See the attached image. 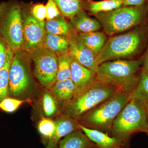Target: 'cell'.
<instances>
[{
	"mask_svg": "<svg viewBox=\"0 0 148 148\" xmlns=\"http://www.w3.org/2000/svg\"><path fill=\"white\" fill-rule=\"evenodd\" d=\"M82 41L92 51L95 56L98 55L106 42V33L95 32L87 33H78Z\"/></svg>",
	"mask_w": 148,
	"mask_h": 148,
	"instance_id": "obj_20",
	"label": "cell"
},
{
	"mask_svg": "<svg viewBox=\"0 0 148 148\" xmlns=\"http://www.w3.org/2000/svg\"><path fill=\"white\" fill-rule=\"evenodd\" d=\"M9 49L4 41L0 37V70L5 64Z\"/></svg>",
	"mask_w": 148,
	"mask_h": 148,
	"instance_id": "obj_31",
	"label": "cell"
},
{
	"mask_svg": "<svg viewBox=\"0 0 148 148\" xmlns=\"http://www.w3.org/2000/svg\"><path fill=\"white\" fill-rule=\"evenodd\" d=\"M29 53L34 61L35 77L45 89L50 90L57 82L58 56L44 46Z\"/></svg>",
	"mask_w": 148,
	"mask_h": 148,
	"instance_id": "obj_8",
	"label": "cell"
},
{
	"mask_svg": "<svg viewBox=\"0 0 148 148\" xmlns=\"http://www.w3.org/2000/svg\"><path fill=\"white\" fill-rule=\"evenodd\" d=\"M119 90L96 80L87 90L74 95L72 100L61 108V114L78 119L113 96Z\"/></svg>",
	"mask_w": 148,
	"mask_h": 148,
	"instance_id": "obj_7",
	"label": "cell"
},
{
	"mask_svg": "<svg viewBox=\"0 0 148 148\" xmlns=\"http://www.w3.org/2000/svg\"><path fill=\"white\" fill-rule=\"evenodd\" d=\"M106 34L113 36L136 28L148 20V1L139 6H122L94 15Z\"/></svg>",
	"mask_w": 148,
	"mask_h": 148,
	"instance_id": "obj_3",
	"label": "cell"
},
{
	"mask_svg": "<svg viewBox=\"0 0 148 148\" xmlns=\"http://www.w3.org/2000/svg\"><path fill=\"white\" fill-rule=\"evenodd\" d=\"M46 32L51 34L71 37L76 33L71 23L66 21L61 14L45 21Z\"/></svg>",
	"mask_w": 148,
	"mask_h": 148,
	"instance_id": "obj_19",
	"label": "cell"
},
{
	"mask_svg": "<svg viewBox=\"0 0 148 148\" xmlns=\"http://www.w3.org/2000/svg\"><path fill=\"white\" fill-rule=\"evenodd\" d=\"M146 107H147V121L148 123V104H147V105H146ZM147 135H148V133L147 134Z\"/></svg>",
	"mask_w": 148,
	"mask_h": 148,
	"instance_id": "obj_35",
	"label": "cell"
},
{
	"mask_svg": "<svg viewBox=\"0 0 148 148\" xmlns=\"http://www.w3.org/2000/svg\"><path fill=\"white\" fill-rule=\"evenodd\" d=\"M70 79L75 86V95H76L92 86L96 81V73L82 66L73 58Z\"/></svg>",
	"mask_w": 148,
	"mask_h": 148,
	"instance_id": "obj_12",
	"label": "cell"
},
{
	"mask_svg": "<svg viewBox=\"0 0 148 148\" xmlns=\"http://www.w3.org/2000/svg\"><path fill=\"white\" fill-rule=\"evenodd\" d=\"M45 8L47 20H50L61 15L58 7L53 0H48Z\"/></svg>",
	"mask_w": 148,
	"mask_h": 148,
	"instance_id": "obj_30",
	"label": "cell"
},
{
	"mask_svg": "<svg viewBox=\"0 0 148 148\" xmlns=\"http://www.w3.org/2000/svg\"><path fill=\"white\" fill-rule=\"evenodd\" d=\"M30 10L33 16L40 21H44L46 18L45 5L43 4L38 3L30 5Z\"/></svg>",
	"mask_w": 148,
	"mask_h": 148,
	"instance_id": "obj_29",
	"label": "cell"
},
{
	"mask_svg": "<svg viewBox=\"0 0 148 148\" xmlns=\"http://www.w3.org/2000/svg\"><path fill=\"white\" fill-rule=\"evenodd\" d=\"M69 45V37L46 33L44 46L52 50L57 56L68 54Z\"/></svg>",
	"mask_w": 148,
	"mask_h": 148,
	"instance_id": "obj_21",
	"label": "cell"
},
{
	"mask_svg": "<svg viewBox=\"0 0 148 148\" xmlns=\"http://www.w3.org/2000/svg\"><path fill=\"white\" fill-rule=\"evenodd\" d=\"M55 118L56 129L55 134L50 141L58 143L61 138L75 130L81 129L80 125L75 119L63 114Z\"/></svg>",
	"mask_w": 148,
	"mask_h": 148,
	"instance_id": "obj_16",
	"label": "cell"
},
{
	"mask_svg": "<svg viewBox=\"0 0 148 148\" xmlns=\"http://www.w3.org/2000/svg\"><path fill=\"white\" fill-rule=\"evenodd\" d=\"M140 132L148 133L147 107L130 98L114 120L111 136L130 140L133 134Z\"/></svg>",
	"mask_w": 148,
	"mask_h": 148,
	"instance_id": "obj_5",
	"label": "cell"
},
{
	"mask_svg": "<svg viewBox=\"0 0 148 148\" xmlns=\"http://www.w3.org/2000/svg\"><path fill=\"white\" fill-rule=\"evenodd\" d=\"M29 102H31V99L20 100L9 97L4 99L0 103V110L6 112H13L18 109L22 103Z\"/></svg>",
	"mask_w": 148,
	"mask_h": 148,
	"instance_id": "obj_28",
	"label": "cell"
},
{
	"mask_svg": "<svg viewBox=\"0 0 148 148\" xmlns=\"http://www.w3.org/2000/svg\"><path fill=\"white\" fill-rule=\"evenodd\" d=\"M23 22V45L30 53L44 46L46 34L45 21L37 20L32 15L30 5L22 4Z\"/></svg>",
	"mask_w": 148,
	"mask_h": 148,
	"instance_id": "obj_10",
	"label": "cell"
},
{
	"mask_svg": "<svg viewBox=\"0 0 148 148\" xmlns=\"http://www.w3.org/2000/svg\"><path fill=\"white\" fill-rule=\"evenodd\" d=\"M36 107L41 117L52 119L61 114V108L49 90L45 89L40 95Z\"/></svg>",
	"mask_w": 148,
	"mask_h": 148,
	"instance_id": "obj_14",
	"label": "cell"
},
{
	"mask_svg": "<svg viewBox=\"0 0 148 148\" xmlns=\"http://www.w3.org/2000/svg\"><path fill=\"white\" fill-rule=\"evenodd\" d=\"M123 0H104L94 1L87 0L85 5L84 10H87L92 15L101 12H107L121 7Z\"/></svg>",
	"mask_w": 148,
	"mask_h": 148,
	"instance_id": "obj_22",
	"label": "cell"
},
{
	"mask_svg": "<svg viewBox=\"0 0 148 148\" xmlns=\"http://www.w3.org/2000/svg\"><path fill=\"white\" fill-rule=\"evenodd\" d=\"M58 143H54L52 141H49L45 148H58Z\"/></svg>",
	"mask_w": 148,
	"mask_h": 148,
	"instance_id": "obj_34",
	"label": "cell"
},
{
	"mask_svg": "<svg viewBox=\"0 0 148 148\" xmlns=\"http://www.w3.org/2000/svg\"><path fill=\"white\" fill-rule=\"evenodd\" d=\"M80 129L93 143L94 148H130V140L121 139L98 131L80 125Z\"/></svg>",
	"mask_w": 148,
	"mask_h": 148,
	"instance_id": "obj_13",
	"label": "cell"
},
{
	"mask_svg": "<svg viewBox=\"0 0 148 148\" xmlns=\"http://www.w3.org/2000/svg\"><path fill=\"white\" fill-rule=\"evenodd\" d=\"M95 143L91 141L81 130H75L61 139L58 148H94Z\"/></svg>",
	"mask_w": 148,
	"mask_h": 148,
	"instance_id": "obj_17",
	"label": "cell"
},
{
	"mask_svg": "<svg viewBox=\"0 0 148 148\" xmlns=\"http://www.w3.org/2000/svg\"><path fill=\"white\" fill-rule=\"evenodd\" d=\"M142 65L141 58L138 60L118 59L104 62L98 66L96 80L130 93L139 81Z\"/></svg>",
	"mask_w": 148,
	"mask_h": 148,
	"instance_id": "obj_2",
	"label": "cell"
},
{
	"mask_svg": "<svg viewBox=\"0 0 148 148\" xmlns=\"http://www.w3.org/2000/svg\"><path fill=\"white\" fill-rule=\"evenodd\" d=\"M64 17L71 18L81 10H84L87 0H53Z\"/></svg>",
	"mask_w": 148,
	"mask_h": 148,
	"instance_id": "obj_23",
	"label": "cell"
},
{
	"mask_svg": "<svg viewBox=\"0 0 148 148\" xmlns=\"http://www.w3.org/2000/svg\"><path fill=\"white\" fill-rule=\"evenodd\" d=\"M148 43V20L134 29L112 36L96 57L100 64L118 59L138 60L145 53Z\"/></svg>",
	"mask_w": 148,
	"mask_h": 148,
	"instance_id": "obj_1",
	"label": "cell"
},
{
	"mask_svg": "<svg viewBox=\"0 0 148 148\" xmlns=\"http://www.w3.org/2000/svg\"><path fill=\"white\" fill-rule=\"evenodd\" d=\"M130 98L148 104V72L142 69L137 85L130 93Z\"/></svg>",
	"mask_w": 148,
	"mask_h": 148,
	"instance_id": "obj_24",
	"label": "cell"
},
{
	"mask_svg": "<svg viewBox=\"0 0 148 148\" xmlns=\"http://www.w3.org/2000/svg\"><path fill=\"white\" fill-rule=\"evenodd\" d=\"M58 57L57 82L70 79L71 66L73 58L69 53Z\"/></svg>",
	"mask_w": 148,
	"mask_h": 148,
	"instance_id": "obj_27",
	"label": "cell"
},
{
	"mask_svg": "<svg viewBox=\"0 0 148 148\" xmlns=\"http://www.w3.org/2000/svg\"><path fill=\"white\" fill-rule=\"evenodd\" d=\"M69 54L79 64L96 73L98 66L96 56L82 41L78 34L69 37Z\"/></svg>",
	"mask_w": 148,
	"mask_h": 148,
	"instance_id": "obj_11",
	"label": "cell"
},
{
	"mask_svg": "<svg viewBox=\"0 0 148 148\" xmlns=\"http://www.w3.org/2000/svg\"><path fill=\"white\" fill-rule=\"evenodd\" d=\"M0 37L14 53L23 49L22 4L15 0L0 2Z\"/></svg>",
	"mask_w": 148,
	"mask_h": 148,
	"instance_id": "obj_6",
	"label": "cell"
},
{
	"mask_svg": "<svg viewBox=\"0 0 148 148\" xmlns=\"http://www.w3.org/2000/svg\"><path fill=\"white\" fill-rule=\"evenodd\" d=\"M70 19L74 29L79 33L98 32L102 28L99 21L90 17L84 10H81Z\"/></svg>",
	"mask_w": 148,
	"mask_h": 148,
	"instance_id": "obj_18",
	"label": "cell"
},
{
	"mask_svg": "<svg viewBox=\"0 0 148 148\" xmlns=\"http://www.w3.org/2000/svg\"><path fill=\"white\" fill-rule=\"evenodd\" d=\"M21 51L14 53L9 74L10 97L27 100L32 90V81L27 61L22 56Z\"/></svg>",
	"mask_w": 148,
	"mask_h": 148,
	"instance_id": "obj_9",
	"label": "cell"
},
{
	"mask_svg": "<svg viewBox=\"0 0 148 148\" xmlns=\"http://www.w3.org/2000/svg\"><path fill=\"white\" fill-rule=\"evenodd\" d=\"M148 0H123V6H139L142 5L148 1Z\"/></svg>",
	"mask_w": 148,
	"mask_h": 148,
	"instance_id": "obj_32",
	"label": "cell"
},
{
	"mask_svg": "<svg viewBox=\"0 0 148 148\" xmlns=\"http://www.w3.org/2000/svg\"><path fill=\"white\" fill-rule=\"evenodd\" d=\"M130 99V93L119 90L77 120L84 127L111 135L114 120Z\"/></svg>",
	"mask_w": 148,
	"mask_h": 148,
	"instance_id": "obj_4",
	"label": "cell"
},
{
	"mask_svg": "<svg viewBox=\"0 0 148 148\" xmlns=\"http://www.w3.org/2000/svg\"><path fill=\"white\" fill-rule=\"evenodd\" d=\"M141 58L143 63V69L148 72V43L145 51Z\"/></svg>",
	"mask_w": 148,
	"mask_h": 148,
	"instance_id": "obj_33",
	"label": "cell"
},
{
	"mask_svg": "<svg viewBox=\"0 0 148 148\" xmlns=\"http://www.w3.org/2000/svg\"><path fill=\"white\" fill-rule=\"evenodd\" d=\"M38 129L43 143L46 146L55 133L56 127L54 120L41 117L38 123Z\"/></svg>",
	"mask_w": 148,
	"mask_h": 148,
	"instance_id": "obj_26",
	"label": "cell"
},
{
	"mask_svg": "<svg viewBox=\"0 0 148 148\" xmlns=\"http://www.w3.org/2000/svg\"><path fill=\"white\" fill-rule=\"evenodd\" d=\"M49 90L55 97L61 109L73 98L76 88L71 79H69L56 82Z\"/></svg>",
	"mask_w": 148,
	"mask_h": 148,
	"instance_id": "obj_15",
	"label": "cell"
},
{
	"mask_svg": "<svg viewBox=\"0 0 148 148\" xmlns=\"http://www.w3.org/2000/svg\"><path fill=\"white\" fill-rule=\"evenodd\" d=\"M14 52L10 48L9 49L5 64L0 70V103L9 95V74L11 64L12 62Z\"/></svg>",
	"mask_w": 148,
	"mask_h": 148,
	"instance_id": "obj_25",
	"label": "cell"
}]
</instances>
